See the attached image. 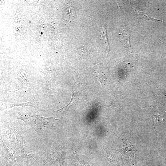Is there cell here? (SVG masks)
Listing matches in <instances>:
<instances>
[{
  "mask_svg": "<svg viewBox=\"0 0 166 166\" xmlns=\"http://www.w3.org/2000/svg\"><path fill=\"white\" fill-rule=\"evenodd\" d=\"M107 154V159L109 166H125L123 161L112 152L108 148H103Z\"/></svg>",
  "mask_w": 166,
  "mask_h": 166,
  "instance_id": "8",
  "label": "cell"
},
{
  "mask_svg": "<svg viewBox=\"0 0 166 166\" xmlns=\"http://www.w3.org/2000/svg\"><path fill=\"white\" fill-rule=\"evenodd\" d=\"M69 157L73 166H91L85 156L80 153L74 151L69 154Z\"/></svg>",
  "mask_w": 166,
  "mask_h": 166,
  "instance_id": "6",
  "label": "cell"
},
{
  "mask_svg": "<svg viewBox=\"0 0 166 166\" xmlns=\"http://www.w3.org/2000/svg\"><path fill=\"white\" fill-rule=\"evenodd\" d=\"M6 135L18 159H25L30 161L35 160L30 153L26 141L18 127H9L6 131Z\"/></svg>",
  "mask_w": 166,
  "mask_h": 166,
  "instance_id": "2",
  "label": "cell"
},
{
  "mask_svg": "<svg viewBox=\"0 0 166 166\" xmlns=\"http://www.w3.org/2000/svg\"><path fill=\"white\" fill-rule=\"evenodd\" d=\"M118 137L123 142V147L121 149L113 150L119 152L125 161L132 166H138L137 162L138 153L137 147L131 143L128 138Z\"/></svg>",
  "mask_w": 166,
  "mask_h": 166,
  "instance_id": "3",
  "label": "cell"
},
{
  "mask_svg": "<svg viewBox=\"0 0 166 166\" xmlns=\"http://www.w3.org/2000/svg\"><path fill=\"white\" fill-rule=\"evenodd\" d=\"M41 105V103L36 98L30 101L19 104L6 103L1 101L0 111L17 106H31L39 108H40Z\"/></svg>",
  "mask_w": 166,
  "mask_h": 166,
  "instance_id": "7",
  "label": "cell"
},
{
  "mask_svg": "<svg viewBox=\"0 0 166 166\" xmlns=\"http://www.w3.org/2000/svg\"><path fill=\"white\" fill-rule=\"evenodd\" d=\"M131 7L133 8L135 14L138 19H141L142 20L146 19L148 20L152 21H157L161 22L164 23L166 24V23L163 20V19L162 20H159L152 17L149 16L147 13L144 12H141L138 10H136L131 5Z\"/></svg>",
  "mask_w": 166,
  "mask_h": 166,
  "instance_id": "9",
  "label": "cell"
},
{
  "mask_svg": "<svg viewBox=\"0 0 166 166\" xmlns=\"http://www.w3.org/2000/svg\"><path fill=\"white\" fill-rule=\"evenodd\" d=\"M68 166V165H66V166Z\"/></svg>",
  "mask_w": 166,
  "mask_h": 166,
  "instance_id": "14",
  "label": "cell"
},
{
  "mask_svg": "<svg viewBox=\"0 0 166 166\" xmlns=\"http://www.w3.org/2000/svg\"><path fill=\"white\" fill-rule=\"evenodd\" d=\"M130 32V30H124V32L119 34L120 39L122 41L124 47L126 48H131L129 40V34Z\"/></svg>",
  "mask_w": 166,
  "mask_h": 166,
  "instance_id": "10",
  "label": "cell"
},
{
  "mask_svg": "<svg viewBox=\"0 0 166 166\" xmlns=\"http://www.w3.org/2000/svg\"><path fill=\"white\" fill-rule=\"evenodd\" d=\"M93 75L100 83L101 87L102 86L107 80L106 76L104 74L94 73H93Z\"/></svg>",
  "mask_w": 166,
  "mask_h": 166,
  "instance_id": "12",
  "label": "cell"
},
{
  "mask_svg": "<svg viewBox=\"0 0 166 166\" xmlns=\"http://www.w3.org/2000/svg\"><path fill=\"white\" fill-rule=\"evenodd\" d=\"M164 43H165V44H166V43H165V42H164Z\"/></svg>",
  "mask_w": 166,
  "mask_h": 166,
  "instance_id": "13",
  "label": "cell"
},
{
  "mask_svg": "<svg viewBox=\"0 0 166 166\" xmlns=\"http://www.w3.org/2000/svg\"><path fill=\"white\" fill-rule=\"evenodd\" d=\"M51 161L58 162L60 166L67 165L66 162V147L62 144L57 145L45 153L43 157L42 166Z\"/></svg>",
  "mask_w": 166,
  "mask_h": 166,
  "instance_id": "4",
  "label": "cell"
},
{
  "mask_svg": "<svg viewBox=\"0 0 166 166\" xmlns=\"http://www.w3.org/2000/svg\"><path fill=\"white\" fill-rule=\"evenodd\" d=\"M64 116L59 119L41 116L32 113H18L17 118L23 120L30 125L38 133H42L49 128L55 127L60 125Z\"/></svg>",
  "mask_w": 166,
  "mask_h": 166,
  "instance_id": "1",
  "label": "cell"
},
{
  "mask_svg": "<svg viewBox=\"0 0 166 166\" xmlns=\"http://www.w3.org/2000/svg\"><path fill=\"white\" fill-rule=\"evenodd\" d=\"M1 156L3 159L15 165L17 164L16 153L14 149L9 147L4 142L0 136Z\"/></svg>",
  "mask_w": 166,
  "mask_h": 166,
  "instance_id": "5",
  "label": "cell"
},
{
  "mask_svg": "<svg viewBox=\"0 0 166 166\" xmlns=\"http://www.w3.org/2000/svg\"><path fill=\"white\" fill-rule=\"evenodd\" d=\"M17 78L19 81L21 80L23 87L26 89L28 84V76L24 71H21L17 75Z\"/></svg>",
  "mask_w": 166,
  "mask_h": 166,
  "instance_id": "11",
  "label": "cell"
}]
</instances>
